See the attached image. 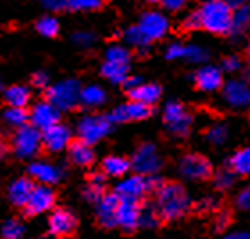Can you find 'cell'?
Here are the masks:
<instances>
[{
	"mask_svg": "<svg viewBox=\"0 0 250 239\" xmlns=\"http://www.w3.org/2000/svg\"><path fill=\"white\" fill-rule=\"evenodd\" d=\"M36 31L45 38H54L59 34V21L56 16H43L36 21Z\"/></svg>",
	"mask_w": 250,
	"mask_h": 239,
	"instance_id": "1f68e13d",
	"label": "cell"
},
{
	"mask_svg": "<svg viewBox=\"0 0 250 239\" xmlns=\"http://www.w3.org/2000/svg\"><path fill=\"white\" fill-rule=\"evenodd\" d=\"M163 2V5L167 7V9H170V11H181L186 5V2L188 0H161Z\"/></svg>",
	"mask_w": 250,
	"mask_h": 239,
	"instance_id": "681fc988",
	"label": "cell"
},
{
	"mask_svg": "<svg viewBox=\"0 0 250 239\" xmlns=\"http://www.w3.org/2000/svg\"><path fill=\"white\" fill-rule=\"evenodd\" d=\"M159 214H157L156 209H141V216H140V227L143 229H156L159 225Z\"/></svg>",
	"mask_w": 250,
	"mask_h": 239,
	"instance_id": "74e56055",
	"label": "cell"
},
{
	"mask_svg": "<svg viewBox=\"0 0 250 239\" xmlns=\"http://www.w3.org/2000/svg\"><path fill=\"white\" fill-rule=\"evenodd\" d=\"M59 120H61V111L54 104H50L48 100L38 102L29 111V121H31V125H34L42 132L56 127L59 123Z\"/></svg>",
	"mask_w": 250,
	"mask_h": 239,
	"instance_id": "30bf717a",
	"label": "cell"
},
{
	"mask_svg": "<svg viewBox=\"0 0 250 239\" xmlns=\"http://www.w3.org/2000/svg\"><path fill=\"white\" fill-rule=\"evenodd\" d=\"M81 84L77 79H64L48 86L47 100L54 104L59 111H70L81 104Z\"/></svg>",
	"mask_w": 250,
	"mask_h": 239,
	"instance_id": "3957f363",
	"label": "cell"
},
{
	"mask_svg": "<svg viewBox=\"0 0 250 239\" xmlns=\"http://www.w3.org/2000/svg\"><path fill=\"white\" fill-rule=\"evenodd\" d=\"M229 168L236 175L249 177L250 175V146L240 148L238 152L232 154V157H230V161H229Z\"/></svg>",
	"mask_w": 250,
	"mask_h": 239,
	"instance_id": "4316f807",
	"label": "cell"
},
{
	"mask_svg": "<svg viewBox=\"0 0 250 239\" xmlns=\"http://www.w3.org/2000/svg\"><path fill=\"white\" fill-rule=\"evenodd\" d=\"M34 189V184H32L29 179H16L13 180V184L7 189V195H9V200L15 205H20V207H25L29 198H31V193Z\"/></svg>",
	"mask_w": 250,
	"mask_h": 239,
	"instance_id": "44dd1931",
	"label": "cell"
},
{
	"mask_svg": "<svg viewBox=\"0 0 250 239\" xmlns=\"http://www.w3.org/2000/svg\"><path fill=\"white\" fill-rule=\"evenodd\" d=\"M124 38L125 41L129 43V45H132V47H138V48H145L150 45V41L146 40V36L141 32V29L138 27V23L132 27H129L127 31L124 32Z\"/></svg>",
	"mask_w": 250,
	"mask_h": 239,
	"instance_id": "d6a6232c",
	"label": "cell"
},
{
	"mask_svg": "<svg viewBox=\"0 0 250 239\" xmlns=\"http://www.w3.org/2000/svg\"><path fill=\"white\" fill-rule=\"evenodd\" d=\"M2 239H21L23 238V225L18 219H7L0 229Z\"/></svg>",
	"mask_w": 250,
	"mask_h": 239,
	"instance_id": "d590c367",
	"label": "cell"
},
{
	"mask_svg": "<svg viewBox=\"0 0 250 239\" xmlns=\"http://www.w3.org/2000/svg\"><path fill=\"white\" fill-rule=\"evenodd\" d=\"M222 99L229 107L238 111L249 109L250 107V84L241 79H232L227 84H224Z\"/></svg>",
	"mask_w": 250,
	"mask_h": 239,
	"instance_id": "8fae6325",
	"label": "cell"
},
{
	"mask_svg": "<svg viewBox=\"0 0 250 239\" xmlns=\"http://www.w3.org/2000/svg\"><path fill=\"white\" fill-rule=\"evenodd\" d=\"M105 61L109 62H118V64H125L129 66L130 62V52L122 45H113L105 50Z\"/></svg>",
	"mask_w": 250,
	"mask_h": 239,
	"instance_id": "836d02e7",
	"label": "cell"
},
{
	"mask_svg": "<svg viewBox=\"0 0 250 239\" xmlns=\"http://www.w3.org/2000/svg\"><path fill=\"white\" fill-rule=\"evenodd\" d=\"M209 58V52L200 45H186V50H184V59L188 62H193V64H202Z\"/></svg>",
	"mask_w": 250,
	"mask_h": 239,
	"instance_id": "e575fe53",
	"label": "cell"
},
{
	"mask_svg": "<svg viewBox=\"0 0 250 239\" xmlns=\"http://www.w3.org/2000/svg\"><path fill=\"white\" fill-rule=\"evenodd\" d=\"M130 166L134 168L138 175H143V177L156 175L163 166V159L159 150H157V146L154 143H143V145H140L138 150L134 152L132 159H130Z\"/></svg>",
	"mask_w": 250,
	"mask_h": 239,
	"instance_id": "52a82bcc",
	"label": "cell"
},
{
	"mask_svg": "<svg viewBox=\"0 0 250 239\" xmlns=\"http://www.w3.org/2000/svg\"><path fill=\"white\" fill-rule=\"evenodd\" d=\"M72 143V130L64 123H58L56 127L43 132V146L48 152H61Z\"/></svg>",
	"mask_w": 250,
	"mask_h": 239,
	"instance_id": "2e32d148",
	"label": "cell"
},
{
	"mask_svg": "<svg viewBox=\"0 0 250 239\" xmlns=\"http://www.w3.org/2000/svg\"><path fill=\"white\" fill-rule=\"evenodd\" d=\"M95 41V36L91 32H84V31H79L73 34V43L79 45V47H89L91 43Z\"/></svg>",
	"mask_w": 250,
	"mask_h": 239,
	"instance_id": "b9f144b4",
	"label": "cell"
},
{
	"mask_svg": "<svg viewBox=\"0 0 250 239\" xmlns=\"http://www.w3.org/2000/svg\"><path fill=\"white\" fill-rule=\"evenodd\" d=\"M193 79H195L197 88L206 91V93H213L224 86V73L218 66H213V64H206V66L198 68Z\"/></svg>",
	"mask_w": 250,
	"mask_h": 239,
	"instance_id": "9a60e30c",
	"label": "cell"
},
{
	"mask_svg": "<svg viewBox=\"0 0 250 239\" xmlns=\"http://www.w3.org/2000/svg\"><path fill=\"white\" fill-rule=\"evenodd\" d=\"M43 146V132L34 125L27 123L20 129H16L13 138V148L15 154L21 159H31L40 152Z\"/></svg>",
	"mask_w": 250,
	"mask_h": 239,
	"instance_id": "8992f818",
	"label": "cell"
},
{
	"mask_svg": "<svg viewBox=\"0 0 250 239\" xmlns=\"http://www.w3.org/2000/svg\"><path fill=\"white\" fill-rule=\"evenodd\" d=\"M152 113L150 105L141 104V102H136V100H130L127 104H122L118 107L111 111L109 120L111 123H125V121H140V120L148 118Z\"/></svg>",
	"mask_w": 250,
	"mask_h": 239,
	"instance_id": "4fadbf2b",
	"label": "cell"
},
{
	"mask_svg": "<svg viewBox=\"0 0 250 239\" xmlns=\"http://www.w3.org/2000/svg\"><path fill=\"white\" fill-rule=\"evenodd\" d=\"M29 175H31L34 180L40 182V184L52 186V184H58V182L61 180L62 170L48 161H34V162H31V166H29Z\"/></svg>",
	"mask_w": 250,
	"mask_h": 239,
	"instance_id": "d6986e66",
	"label": "cell"
},
{
	"mask_svg": "<svg viewBox=\"0 0 250 239\" xmlns=\"http://www.w3.org/2000/svg\"><path fill=\"white\" fill-rule=\"evenodd\" d=\"M202 2H209V0H202Z\"/></svg>",
	"mask_w": 250,
	"mask_h": 239,
	"instance_id": "94428289",
	"label": "cell"
},
{
	"mask_svg": "<svg viewBox=\"0 0 250 239\" xmlns=\"http://www.w3.org/2000/svg\"><path fill=\"white\" fill-rule=\"evenodd\" d=\"M141 84H143V79L138 77V75H132V77H127V80H125L122 86H124V88L127 89V93H129V91H132V89L140 88Z\"/></svg>",
	"mask_w": 250,
	"mask_h": 239,
	"instance_id": "c3c4849f",
	"label": "cell"
},
{
	"mask_svg": "<svg viewBox=\"0 0 250 239\" xmlns=\"http://www.w3.org/2000/svg\"><path fill=\"white\" fill-rule=\"evenodd\" d=\"M75 225H77V219L70 211H64V209H56L52 211L50 218H48V230L50 234L56 236V238H64V236H70L75 230Z\"/></svg>",
	"mask_w": 250,
	"mask_h": 239,
	"instance_id": "e0dca14e",
	"label": "cell"
},
{
	"mask_svg": "<svg viewBox=\"0 0 250 239\" xmlns=\"http://www.w3.org/2000/svg\"><path fill=\"white\" fill-rule=\"evenodd\" d=\"M247 79H249V80H250V68H249V70H247Z\"/></svg>",
	"mask_w": 250,
	"mask_h": 239,
	"instance_id": "6f0895ef",
	"label": "cell"
},
{
	"mask_svg": "<svg viewBox=\"0 0 250 239\" xmlns=\"http://www.w3.org/2000/svg\"><path fill=\"white\" fill-rule=\"evenodd\" d=\"M145 2H148V4H156V2H161V0H145Z\"/></svg>",
	"mask_w": 250,
	"mask_h": 239,
	"instance_id": "11a10c76",
	"label": "cell"
},
{
	"mask_svg": "<svg viewBox=\"0 0 250 239\" xmlns=\"http://www.w3.org/2000/svg\"><path fill=\"white\" fill-rule=\"evenodd\" d=\"M206 139H208L209 145H224L229 139V127L224 123H216L213 127H209L208 134H206Z\"/></svg>",
	"mask_w": 250,
	"mask_h": 239,
	"instance_id": "4dcf8cb0",
	"label": "cell"
},
{
	"mask_svg": "<svg viewBox=\"0 0 250 239\" xmlns=\"http://www.w3.org/2000/svg\"><path fill=\"white\" fill-rule=\"evenodd\" d=\"M161 182L159 179L154 177H143V175H129L124 180L118 182L115 193L118 195L120 200H129V202H138L146 197V193H150L152 189H159Z\"/></svg>",
	"mask_w": 250,
	"mask_h": 239,
	"instance_id": "277c9868",
	"label": "cell"
},
{
	"mask_svg": "<svg viewBox=\"0 0 250 239\" xmlns=\"http://www.w3.org/2000/svg\"><path fill=\"white\" fill-rule=\"evenodd\" d=\"M100 5V0H72L70 11H93Z\"/></svg>",
	"mask_w": 250,
	"mask_h": 239,
	"instance_id": "f35d334b",
	"label": "cell"
},
{
	"mask_svg": "<svg viewBox=\"0 0 250 239\" xmlns=\"http://www.w3.org/2000/svg\"><path fill=\"white\" fill-rule=\"evenodd\" d=\"M179 175L186 180H204L211 175V162L204 156L188 154L179 161Z\"/></svg>",
	"mask_w": 250,
	"mask_h": 239,
	"instance_id": "9c48e42d",
	"label": "cell"
},
{
	"mask_svg": "<svg viewBox=\"0 0 250 239\" xmlns=\"http://www.w3.org/2000/svg\"><path fill=\"white\" fill-rule=\"evenodd\" d=\"M120 198L116 193H105L97 203V218L104 227L113 229L116 227V213H118Z\"/></svg>",
	"mask_w": 250,
	"mask_h": 239,
	"instance_id": "ac0fdd59",
	"label": "cell"
},
{
	"mask_svg": "<svg viewBox=\"0 0 250 239\" xmlns=\"http://www.w3.org/2000/svg\"><path fill=\"white\" fill-rule=\"evenodd\" d=\"M68 154H70L72 162H75L79 166H88L95 159V154H93V150H91V146L86 145V143L81 139L73 141L72 145L68 146Z\"/></svg>",
	"mask_w": 250,
	"mask_h": 239,
	"instance_id": "cb8c5ba5",
	"label": "cell"
},
{
	"mask_svg": "<svg viewBox=\"0 0 250 239\" xmlns=\"http://www.w3.org/2000/svg\"><path fill=\"white\" fill-rule=\"evenodd\" d=\"M100 2H102V0H100Z\"/></svg>",
	"mask_w": 250,
	"mask_h": 239,
	"instance_id": "6125c7cd",
	"label": "cell"
},
{
	"mask_svg": "<svg viewBox=\"0 0 250 239\" xmlns=\"http://www.w3.org/2000/svg\"><path fill=\"white\" fill-rule=\"evenodd\" d=\"M222 68H224L225 72H238L241 68V59L238 56H227L222 61Z\"/></svg>",
	"mask_w": 250,
	"mask_h": 239,
	"instance_id": "ee69618b",
	"label": "cell"
},
{
	"mask_svg": "<svg viewBox=\"0 0 250 239\" xmlns=\"http://www.w3.org/2000/svg\"><path fill=\"white\" fill-rule=\"evenodd\" d=\"M234 180H236V173L232 170H222L214 175V186L222 189V191H227L230 187L234 186Z\"/></svg>",
	"mask_w": 250,
	"mask_h": 239,
	"instance_id": "8d00e7d4",
	"label": "cell"
},
{
	"mask_svg": "<svg viewBox=\"0 0 250 239\" xmlns=\"http://www.w3.org/2000/svg\"><path fill=\"white\" fill-rule=\"evenodd\" d=\"M0 89H2V82H0Z\"/></svg>",
	"mask_w": 250,
	"mask_h": 239,
	"instance_id": "91938a15",
	"label": "cell"
},
{
	"mask_svg": "<svg viewBox=\"0 0 250 239\" xmlns=\"http://www.w3.org/2000/svg\"><path fill=\"white\" fill-rule=\"evenodd\" d=\"M184 50H186V45H181V43H172V45L167 48V59H170V61L184 59Z\"/></svg>",
	"mask_w": 250,
	"mask_h": 239,
	"instance_id": "ab89813d",
	"label": "cell"
},
{
	"mask_svg": "<svg viewBox=\"0 0 250 239\" xmlns=\"http://www.w3.org/2000/svg\"><path fill=\"white\" fill-rule=\"evenodd\" d=\"M227 4L232 7V9H238V7H243V5H249V0H225Z\"/></svg>",
	"mask_w": 250,
	"mask_h": 239,
	"instance_id": "816d5d0a",
	"label": "cell"
},
{
	"mask_svg": "<svg viewBox=\"0 0 250 239\" xmlns=\"http://www.w3.org/2000/svg\"><path fill=\"white\" fill-rule=\"evenodd\" d=\"M104 195H105L104 187L93 186V184H89L88 189L84 191V197H86V200H89V202H95V203H99V200L104 197Z\"/></svg>",
	"mask_w": 250,
	"mask_h": 239,
	"instance_id": "60d3db41",
	"label": "cell"
},
{
	"mask_svg": "<svg viewBox=\"0 0 250 239\" xmlns=\"http://www.w3.org/2000/svg\"><path fill=\"white\" fill-rule=\"evenodd\" d=\"M105 100H107V93L99 84H89L81 91V104L86 107H100L105 104Z\"/></svg>",
	"mask_w": 250,
	"mask_h": 239,
	"instance_id": "d4e9b609",
	"label": "cell"
},
{
	"mask_svg": "<svg viewBox=\"0 0 250 239\" xmlns=\"http://www.w3.org/2000/svg\"><path fill=\"white\" fill-rule=\"evenodd\" d=\"M45 239H58V238H45Z\"/></svg>",
	"mask_w": 250,
	"mask_h": 239,
	"instance_id": "680465c9",
	"label": "cell"
},
{
	"mask_svg": "<svg viewBox=\"0 0 250 239\" xmlns=\"http://www.w3.org/2000/svg\"><path fill=\"white\" fill-rule=\"evenodd\" d=\"M4 100L9 107H21V109H25L27 104L31 102V89L27 88V86H20V84L9 86L4 91Z\"/></svg>",
	"mask_w": 250,
	"mask_h": 239,
	"instance_id": "603a6c76",
	"label": "cell"
},
{
	"mask_svg": "<svg viewBox=\"0 0 250 239\" xmlns=\"http://www.w3.org/2000/svg\"><path fill=\"white\" fill-rule=\"evenodd\" d=\"M104 175H93L91 177V182L89 184H93V186H100V187H104Z\"/></svg>",
	"mask_w": 250,
	"mask_h": 239,
	"instance_id": "f5cc1de1",
	"label": "cell"
},
{
	"mask_svg": "<svg viewBox=\"0 0 250 239\" xmlns=\"http://www.w3.org/2000/svg\"><path fill=\"white\" fill-rule=\"evenodd\" d=\"M224 239H250V232H247V230H232L229 234H225Z\"/></svg>",
	"mask_w": 250,
	"mask_h": 239,
	"instance_id": "f907efd6",
	"label": "cell"
},
{
	"mask_svg": "<svg viewBox=\"0 0 250 239\" xmlns=\"http://www.w3.org/2000/svg\"><path fill=\"white\" fill-rule=\"evenodd\" d=\"M161 86L159 84H141L140 88L129 91L130 100H136V102H141V104L146 105H154L157 100L161 99Z\"/></svg>",
	"mask_w": 250,
	"mask_h": 239,
	"instance_id": "7402d4cb",
	"label": "cell"
},
{
	"mask_svg": "<svg viewBox=\"0 0 250 239\" xmlns=\"http://www.w3.org/2000/svg\"><path fill=\"white\" fill-rule=\"evenodd\" d=\"M141 209L138 202H129V200H120L118 213H116V227L124 230H134L140 227Z\"/></svg>",
	"mask_w": 250,
	"mask_h": 239,
	"instance_id": "ffe728a7",
	"label": "cell"
},
{
	"mask_svg": "<svg viewBox=\"0 0 250 239\" xmlns=\"http://www.w3.org/2000/svg\"><path fill=\"white\" fill-rule=\"evenodd\" d=\"M4 154H5V143L2 139V136H0V157L4 156Z\"/></svg>",
	"mask_w": 250,
	"mask_h": 239,
	"instance_id": "db71d44e",
	"label": "cell"
},
{
	"mask_svg": "<svg viewBox=\"0 0 250 239\" xmlns=\"http://www.w3.org/2000/svg\"><path fill=\"white\" fill-rule=\"evenodd\" d=\"M102 75H104L107 80H111L113 84H124L129 77V66L125 64H118V62H109L105 61L102 64Z\"/></svg>",
	"mask_w": 250,
	"mask_h": 239,
	"instance_id": "83f0119b",
	"label": "cell"
},
{
	"mask_svg": "<svg viewBox=\"0 0 250 239\" xmlns=\"http://www.w3.org/2000/svg\"><path fill=\"white\" fill-rule=\"evenodd\" d=\"M191 209V197L177 182L161 184L156 191V211L163 219H179Z\"/></svg>",
	"mask_w": 250,
	"mask_h": 239,
	"instance_id": "6da1fadb",
	"label": "cell"
},
{
	"mask_svg": "<svg viewBox=\"0 0 250 239\" xmlns=\"http://www.w3.org/2000/svg\"><path fill=\"white\" fill-rule=\"evenodd\" d=\"M184 29H189V31H193V29H202L198 11H193V13H189V15L186 16V20H184Z\"/></svg>",
	"mask_w": 250,
	"mask_h": 239,
	"instance_id": "bcb514c9",
	"label": "cell"
},
{
	"mask_svg": "<svg viewBox=\"0 0 250 239\" xmlns=\"http://www.w3.org/2000/svg\"><path fill=\"white\" fill-rule=\"evenodd\" d=\"M54 202H56V195H54L52 187L45 186V184H38L34 186L31 193V198L25 205V213L27 214H43L50 211L54 207Z\"/></svg>",
	"mask_w": 250,
	"mask_h": 239,
	"instance_id": "5bb4252c",
	"label": "cell"
},
{
	"mask_svg": "<svg viewBox=\"0 0 250 239\" xmlns=\"http://www.w3.org/2000/svg\"><path fill=\"white\" fill-rule=\"evenodd\" d=\"M247 29H250V5H243V7L234 9V15H232V31H230V34H232V36H240Z\"/></svg>",
	"mask_w": 250,
	"mask_h": 239,
	"instance_id": "f1b7e54d",
	"label": "cell"
},
{
	"mask_svg": "<svg viewBox=\"0 0 250 239\" xmlns=\"http://www.w3.org/2000/svg\"><path fill=\"white\" fill-rule=\"evenodd\" d=\"M130 161H127L125 157L120 156H109L105 157L102 162V172L107 177H124L127 175V172L130 170Z\"/></svg>",
	"mask_w": 250,
	"mask_h": 239,
	"instance_id": "484cf974",
	"label": "cell"
},
{
	"mask_svg": "<svg viewBox=\"0 0 250 239\" xmlns=\"http://www.w3.org/2000/svg\"><path fill=\"white\" fill-rule=\"evenodd\" d=\"M42 4L50 11H66L70 9L72 0H42Z\"/></svg>",
	"mask_w": 250,
	"mask_h": 239,
	"instance_id": "7bdbcfd3",
	"label": "cell"
},
{
	"mask_svg": "<svg viewBox=\"0 0 250 239\" xmlns=\"http://www.w3.org/2000/svg\"><path fill=\"white\" fill-rule=\"evenodd\" d=\"M4 121L11 127L20 129L29 121V113H27V109H21V107H7L4 111Z\"/></svg>",
	"mask_w": 250,
	"mask_h": 239,
	"instance_id": "f546056e",
	"label": "cell"
},
{
	"mask_svg": "<svg viewBox=\"0 0 250 239\" xmlns=\"http://www.w3.org/2000/svg\"><path fill=\"white\" fill-rule=\"evenodd\" d=\"M111 130L109 116L104 115H86L79 120L77 123V136L79 139L84 141L86 145H97L102 141Z\"/></svg>",
	"mask_w": 250,
	"mask_h": 239,
	"instance_id": "5b68a950",
	"label": "cell"
},
{
	"mask_svg": "<svg viewBox=\"0 0 250 239\" xmlns=\"http://www.w3.org/2000/svg\"><path fill=\"white\" fill-rule=\"evenodd\" d=\"M48 82H50V77H48L47 72H36L32 75V86L34 88H47Z\"/></svg>",
	"mask_w": 250,
	"mask_h": 239,
	"instance_id": "7dc6e473",
	"label": "cell"
},
{
	"mask_svg": "<svg viewBox=\"0 0 250 239\" xmlns=\"http://www.w3.org/2000/svg\"><path fill=\"white\" fill-rule=\"evenodd\" d=\"M163 118H165V123H167V129L172 132L173 136H179L183 138L189 132L193 123V118L189 115V111L186 109V105L177 102V100H172L165 105V111H163Z\"/></svg>",
	"mask_w": 250,
	"mask_h": 239,
	"instance_id": "ba28073f",
	"label": "cell"
},
{
	"mask_svg": "<svg viewBox=\"0 0 250 239\" xmlns=\"http://www.w3.org/2000/svg\"><path fill=\"white\" fill-rule=\"evenodd\" d=\"M236 205H238L240 209H243V211H250V184L240 193V195H238V198H236Z\"/></svg>",
	"mask_w": 250,
	"mask_h": 239,
	"instance_id": "f6af8a7d",
	"label": "cell"
},
{
	"mask_svg": "<svg viewBox=\"0 0 250 239\" xmlns=\"http://www.w3.org/2000/svg\"><path fill=\"white\" fill-rule=\"evenodd\" d=\"M247 54L250 56V40H249V45H247Z\"/></svg>",
	"mask_w": 250,
	"mask_h": 239,
	"instance_id": "9f6ffc18",
	"label": "cell"
},
{
	"mask_svg": "<svg viewBox=\"0 0 250 239\" xmlns=\"http://www.w3.org/2000/svg\"><path fill=\"white\" fill-rule=\"evenodd\" d=\"M138 27L141 29V32L146 36L148 41H156V40H161L165 34L168 32V18L159 11H148V13H143L138 21Z\"/></svg>",
	"mask_w": 250,
	"mask_h": 239,
	"instance_id": "7c38bea8",
	"label": "cell"
},
{
	"mask_svg": "<svg viewBox=\"0 0 250 239\" xmlns=\"http://www.w3.org/2000/svg\"><path fill=\"white\" fill-rule=\"evenodd\" d=\"M200 25L211 34H230L232 31V15L234 9L225 0H209L204 2L198 9Z\"/></svg>",
	"mask_w": 250,
	"mask_h": 239,
	"instance_id": "7a4b0ae2",
	"label": "cell"
}]
</instances>
